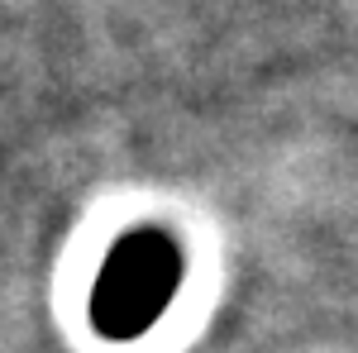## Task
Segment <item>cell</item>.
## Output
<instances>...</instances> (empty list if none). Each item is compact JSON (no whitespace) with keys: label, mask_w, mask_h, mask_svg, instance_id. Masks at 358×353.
<instances>
[{"label":"cell","mask_w":358,"mask_h":353,"mask_svg":"<svg viewBox=\"0 0 358 353\" xmlns=\"http://www.w3.org/2000/svg\"><path fill=\"white\" fill-rule=\"evenodd\" d=\"M182 282V248L163 229H134L110 248L106 272L96 277L91 320L106 339H134L167 310Z\"/></svg>","instance_id":"6da1fadb"}]
</instances>
